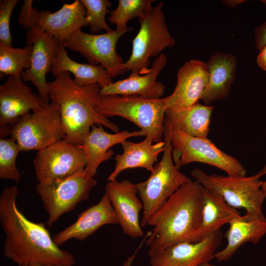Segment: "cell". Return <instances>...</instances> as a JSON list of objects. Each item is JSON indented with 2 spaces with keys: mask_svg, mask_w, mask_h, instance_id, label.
I'll return each mask as SVG.
<instances>
[{
  "mask_svg": "<svg viewBox=\"0 0 266 266\" xmlns=\"http://www.w3.org/2000/svg\"><path fill=\"white\" fill-rule=\"evenodd\" d=\"M140 136H146L141 130L110 133L103 129L102 125H93L83 143L78 145L85 153L86 160L85 169L89 176L93 177L100 165L112 156L114 152L110 149L112 146L121 144L128 138Z\"/></svg>",
  "mask_w": 266,
  "mask_h": 266,
  "instance_id": "cell-21",
  "label": "cell"
},
{
  "mask_svg": "<svg viewBox=\"0 0 266 266\" xmlns=\"http://www.w3.org/2000/svg\"><path fill=\"white\" fill-rule=\"evenodd\" d=\"M26 36V44H31L33 48L30 67L21 73L20 77L23 81H31L38 94L49 103V85L46 76L52 71L60 43L39 27L28 30Z\"/></svg>",
  "mask_w": 266,
  "mask_h": 266,
  "instance_id": "cell-14",
  "label": "cell"
},
{
  "mask_svg": "<svg viewBox=\"0 0 266 266\" xmlns=\"http://www.w3.org/2000/svg\"><path fill=\"white\" fill-rule=\"evenodd\" d=\"M214 107L197 103L179 109H167L164 131H176L189 135L207 137Z\"/></svg>",
  "mask_w": 266,
  "mask_h": 266,
  "instance_id": "cell-24",
  "label": "cell"
},
{
  "mask_svg": "<svg viewBox=\"0 0 266 266\" xmlns=\"http://www.w3.org/2000/svg\"><path fill=\"white\" fill-rule=\"evenodd\" d=\"M169 134L172 145V157L175 166L180 167L193 162L216 167L229 175L246 176L247 171L240 162L219 149L207 137H199L176 131Z\"/></svg>",
  "mask_w": 266,
  "mask_h": 266,
  "instance_id": "cell-9",
  "label": "cell"
},
{
  "mask_svg": "<svg viewBox=\"0 0 266 266\" xmlns=\"http://www.w3.org/2000/svg\"><path fill=\"white\" fill-rule=\"evenodd\" d=\"M77 216L74 223L53 236V240L58 246L71 238L84 240L103 225L118 224L116 214L106 193L97 204L88 207Z\"/></svg>",
  "mask_w": 266,
  "mask_h": 266,
  "instance_id": "cell-19",
  "label": "cell"
},
{
  "mask_svg": "<svg viewBox=\"0 0 266 266\" xmlns=\"http://www.w3.org/2000/svg\"><path fill=\"white\" fill-rule=\"evenodd\" d=\"M191 174L204 188L220 195L231 206L244 209L246 214L265 216L262 205L266 195L262 190L264 181L261 178L266 174V165L251 176L208 174L199 168Z\"/></svg>",
  "mask_w": 266,
  "mask_h": 266,
  "instance_id": "cell-5",
  "label": "cell"
},
{
  "mask_svg": "<svg viewBox=\"0 0 266 266\" xmlns=\"http://www.w3.org/2000/svg\"><path fill=\"white\" fill-rule=\"evenodd\" d=\"M33 0H24L21 7L18 18L19 24L25 30L38 27L39 12L38 9L33 7Z\"/></svg>",
  "mask_w": 266,
  "mask_h": 266,
  "instance_id": "cell-33",
  "label": "cell"
},
{
  "mask_svg": "<svg viewBox=\"0 0 266 266\" xmlns=\"http://www.w3.org/2000/svg\"><path fill=\"white\" fill-rule=\"evenodd\" d=\"M17 186L4 188L0 196V222L5 234L4 255L18 266H72L73 255L60 249L42 223L28 219L16 205Z\"/></svg>",
  "mask_w": 266,
  "mask_h": 266,
  "instance_id": "cell-1",
  "label": "cell"
},
{
  "mask_svg": "<svg viewBox=\"0 0 266 266\" xmlns=\"http://www.w3.org/2000/svg\"><path fill=\"white\" fill-rule=\"evenodd\" d=\"M65 71L72 73L74 83L80 87L98 84L102 88L112 82V77L102 66L81 64L72 60L61 42L58 48L51 72L56 77Z\"/></svg>",
  "mask_w": 266,
  "mask_h": 266,
  "instance_id": "cell-26",
  "label": "cell"
},
{
  "mask_svg": "<svg viewBox=\"0 0 266 266\" xmlns=\"http://www.w3.org/2000/svg\"><path fill=\"white\" fill-rule=\"evenodd\" d=\"M205 64L208 81L200 100L209 105L229 94L236 77L237 58L232 54L216 52Z\"/></svg>",
  "mask_w": 266,
  "mask_h": 266,
  "instance_id": "cell-22",
  "label": "cell"
},
{
  "mask_svg": "<svg viewBox=\"0 0 266 266\" xmlns=\"http://www.w3.org/2000/svg\"><path fill=\"white\" fill-rule=\"evenodd\" d=\"M19 152L16 141L11 137L0 140V178L18 182L21 175L16 164Z\"/></svg>",
  "mask_w": 266,
  "mask_h": 266,
  "instance_id": "cell-30",
  "label": "cell"
},
{
  "mask_svg": "<svg viewBox=\"0 0 266 266\" xmlns=\"http://www.w3.org/2000/svg\"><path fill=\"white\" fill-rule=\"evenodd\" d=\"M141 246L140 245L136 250L134 252V253L131 256H128L127 260L125 261V262L123 264V266H132L133 262L134 260V259L135 257L136 254L139 249L140 248V247Z\"/></svg>",
  "mask_w": 266,
  "mask_h": 266,
  "instance_id": "cell-37",
  "label": "cell"
},
{
  "mask_svg": "<svg viewBox=\"0 0 266 266\" xmlns=\"http://www.w3.org/2000/svg\"><path fill=\"white\" fill-rule=\"evenodd\" d=\"M18 0H0V43L12 46L10 30V20L12 11Z\"/></svg>",
  "mask_w": 266,
  "mask_h": 266,
  "instance_id": "cell-32",
  "label": "cell"
},
{
  "mask_svg": "<svg viewBox=\"0 0 266 266\" xmlns=\"http://www.w3.org/2000/svg\"><path fill=\"white\" fill-rule=\"evenodd\" d=\"M166 107L164 98L153 99L137 95H101L97 111L105 117L120 116L133 123L153 142L162 141Z\"/></svg>",
  "mask_w": 266,
  "mask_h": 266,
  "instance_id": "cell-4",
  "label": "cell"
},
{
  "mask_svg": "<svg viewBox=\"0 0 266 266\" xmlns=\"http://www.w3.org/2000/svg\"><path fill=\"white\" fill-rule=\"evenodd\" d=\"M257 63L260 68L266 71V45L260 51L257 57Z\"/></svg>",
  "mask_w": 266,
  "mask_h": 266,
  "instance_id": "cell-35",
  "label": "cell"
},
{
  "mask_svg": "<svg viewBox=\"0 0 266 266\" xmlns=\"http://www.w3.org/2000/svg\"><path fill=\"white\" fill-rule=\"evenodd\" d=\"M219 231L196 242H183L173 244L158 255L150 257L151 266H198L214 259L221 245Z\"/></svg>",
  "mask_w": 266,
  "mask_h": 266,
  "instance_id": "cell-16",
  "label": "cell"
},
{
  "mask_svg": "<svg viewBox=\"0 0 266 266\" xmlns=\"http://www.w3.org/2000/svg\"><path fill=\"white\" fill-rule=\"evenodd\" d=\"M262 1H263V2L265 4L266 6V0H262Z\"/></svg>",
  "mask_w": 266,
  "mask_h": 266,
  "instance_id": "cell-41",
  "label": "cell"
},
{
  "mask_svg": "<svg viewBox=\"0 0 266 266\" xmlns=\"http://www.w3.org/2000/svg\"><path fill=\"white\" fill-rule=\"evenodd\" d=\"M97 184V180L89 176L85 169L48 183L38 182L35 189L48 214L47 225L51 227L63 214L87 200Z\"/></svg>",
  "mask_w": 266,
  "mask_h": 266,
  "instance_id": "cell-10",
  "label": "cell"
},
{
  "mask_svg": "<svg viewBox=\"0 0 266 266\" xmlns=\"http://www.w3.org/2000/svg\"><path fill=\"white\" fill-rule=\"evenodd\" d=\"M154 0H119L117 8L112 11L107 18L110 23L115 24L117 30H132L127 28L130 20L139 17L144 12L152 7Z\"/></svg>",
  "mask_w": 266,
  "mask_h": 266,
  "instance_id": "cell-29",
  "label": "cell"
},
{
  "mask_svg": "<svg viewBox=\"0 0 266 266\" xmlns=\"http://www.w3.org/2000/svg\"><path fill=\"white\" fill-rule=\"evenodd\" d=\"M33 45L23 48H13L0 43V72L2 74L20 76L23 69L30 67Z\"/></svg>",
  "mask_w": 266,
  "mask_h": 266,
  "instance_id": "cell-28",
  "label": "cell"
},
{
  "mask_svg": "<svg viewBox=\"0 0 266 266\" xmlns=\"http://www.w3.org/2000/svg\"><path fill=\"white\" fill-rule=\"evenodd\" d=\"M10 135L20 152L39 151L63 140L66 132L57 104L51 101L42 110L22 116L12 127Z\"/></svg>",
  "mask_w": 266,
  "mask_h": 266,
  "instance_id": "cell-8",
  "label": "cell"
},
{
  "mask_svg": "<svg viewBox=\"0 0 266 266\" xmlns=\"http://www.w3.org/2000/svg\"><path fill=\"white\" fill-rule=\"evenodd\" d=\"M86 10V18L89 22L90 32L96 34L102 30L106 32L112 30L108 26L106 20V14L109 12L108 8L112 6L108 0H80Z\"/></svg>",
  "mask_w": 266,
  "mask_h": 266,
  "instance_id": "cell-31",
  "label": "cell"
},
{
  "mask_svg": "<svg viewBox=\"0 0 266 266\" xmlns=\"http://www.w3.org/2000/svg\"><path fill=\"white\" fill-rule=\"evenodd\" d=\"M255 43L256 48L260 51L266 45V21L256 28Z\"/></svg>",
  "mask_w": 266,
  "mask_h": 266,
  "instance_id": "cell-34",
  "label": "cell"
},
{
  "mask_svg": "<svg viewBox=\"0 0 266 266\" xmlns=\"http://www.w3.org/2000/svg\"><path fill=\"white\" fill-rule=\"evenodd\" d=\"M131 30H112L102 34L88 33L79 30L62 43L66 48L79 53L90 64H100L111 77L123 74L125 62L116 52L119 39Z\"/></svg>",
  "mask_w": 266,
  "mask_h": 266,
  "instance_id": "cell-11",
  "label": "cell"
},
{
  "mask_svg": "<svg viewBox=\"0 0 266 266\" xmlns=\"http://www.w3.org/2000/svg\"><path fill=\"white\" fill-rule=\"evenodd\" d=\"M123 232L132 238L143 235L139 221V212L143 208V203L137 196L136 184L124 179L118 182L108 181L105 187Z\"/></svg>",
  "mask_w": 266,
  "mask_h": 266,
  "instance_id": "cell-15",
  "label": "cell"
},
{
  "mask_svg": "<svg viewBox=\"0 0 266 266\" xmlns=\"http://www.w3.org/2000/svg\"><path fill=\"white\" fill-rule=\"evenodd\" d=\"M166 63V56L162 53L154 60L148 73L141 75L131 72L126 78L100 88V94L103 96L137 95L148 99H161L165 93V86L157 81V78Z\"/></svg>",
  "mask_w": 266,
  "mask_h": 266,
  "instance_id": "cell-18",
  "label": "cell"
},
{
  "mask_svg": "<svg viewBox=\"0 0 266 266\" xmlns=\"http://www.w3.org/2000/svg\"><path fill=\"white\" fill-rule=\"evenodd\" d=\"M240 216L237 209L229 205L220 195L204 188L198 240L219 231L222 226Z\"/></svg>",
  "mask_w": 266,
  "mask_h": 266,
  "instance_id": "cell-27",
  "label": "cell"
},
{
  "mask_svg": "<svg viewBox=\"0 0 266 266\" xmlns=\"http://www.w3.org/2000/svg\"><path fill=\"white\" fill-rule=\"evenodd\" d=\"M153 143L150 138L146 137L138 143L127 140L123 141L121 145L123 152L115 157V168L107 180H116L121 172L129 168L142 167L152 171L159 154L164 152L165 149L164 140L155 144Z\"/></svg>",
  "mask_w": 266,
  "mask_h": 266,
  "instance_id": "cell-25",
  "label": "cell"
},
{
  "mask_svg": "<svg viewBox=\"0 0 266 266\" xmlns=\"http://www.w3.org/2000/svg\"><path fill=\"white\" fill-rule=\"evenodd\" d=\"M86 16L85 6L75 0L71 3H64L61 8L53 13L40 10L38 27L61 43L82 27L89 26Z\"/></svg>",
  "mask_w": 266,
  "mask_h": 266,
  "instance_id": "cell-20",
  "label": "cell"
},
{
  "mask_svg": "<svg viewBox=\"0 0 266 266\" xmlns=\"http://www.w3.org/2000/svg\"><path fill=\"white\" fill-rule=\"evenodd\" d=\"M262 190L263 192L266 195V181L263 182L262 185Z\"/></svg>",
  "mask_w": 266,
  "mask_h": 266,
  "instance_id": "cell-38",
  "label": "cell"
},
{
  "mask_svg": "<svg viewBox=\"0 0 266 266\" xmlns=\"http://www.w3.org/2000/svg\"><path fill=\"white\" fill-rule=\"evenodd\" d=\"M165 149L160 162L154 165L149 178L136 184L143 205L140 221L142 227L148 225L151 218L171 196L191 179L179 171L173 162L172 145L169 134L164 132Z\"/></svg>",
  "mask_w": 266,
  "mask_h": 266,
  "instance_id": "cell-6",
  "label": "cell"
},
{
  "mask_svg": "<svg viewBox=\"0 0 266 266\" xmlns=\"http://www.w3.org/2000/svg\"><path fill=\"white\" fill-rule=\"evenodd\" d=\"M49 104L35 94L20 76H9L0 86V138L9 135L13 125L30 110L36 112Z\"/></svg>",
  "mask_w": 266,
  "mask_h": 266,
  "instance_id": "cell-13",
  "label": "cell"
},
{
  "mask_svg": "<svg viewBox=\"0 0 266 266\" xmlns=\"http://www.w3.org/2000/svg\"><path fill=\"white\" fill-rule=\"evenodd\" d=\"M177 77L173 92L164 98L166 109L186 108L198 103L208 84L205 63L190 60L179 69Z\"/></svg>",
  "mask_w": 266,
  "mask_h": 266,
  "instance_id": "cell-17",
  "label": "cell"
},
{
  "mask_svg": "<svg viewBox=\"0 0 266 266\" xmlns=\"http://www.w3.org/2000/svg\"><path fill=\"white\" fill-rule=\"evenodd\" d=\"M244 0H223V2L228 7H235L237 5L244 2Z\"/></svg>",
  "mask_w": 266,
  "mask_h": 266,
  "instance_id": "cell-36",
  "label": "cell"
},
{
  "mask_svg": "<svg viewBox=\"0 0 266 266\" xmlns=\"http://www.w3.org/2000/svg\"><path fill=\"white\" fill-rule=\"evenodd\" d=\"M163 5L161 1L138 18L140 28L132 41L131 54L125 62L127 70L141 75L148 73L150 58L158 57L166 48L175 44L166 23Z\"/></svg>",
  "mask_w": 266,
  "mask_h": 266,
  "instance_id": "cell-7",
  "label": "cell"
},
{
  "mask_svg": "<svg viewBox=\"0 0 266 266\" xmlns=\"http://www.w3.org/2000/svg\"><path fill=\"white\" fill-rule=\"evenodd\" d=\"M229 224V228L225 234L227 245L214 255V259L219 262L230 259L246 242L257 244L266 233L265 216L245 213L233 220Z\"/></svg>",
  "mask_w": 266,
  "mask_h": 266,
  "instance_id": "cell-23",
  "label": "cell"
},
{
  "mask_svg": "<svg viewBox=\"0 0 266 266\" xmlns=\"http://www.w3.org/2000/svg\"><path fill=\"white\" fill-rule=\"evenodd\" d=\"M204 187L192 180L182 185L151 218L154 227L146 240L152 257L180 242H196L201 221Z\"/></svg>",
  "mask_w": 266,
  "mask_h": 266,
  "instance_id": "cell-2",
  "label": "cell"
},
{
  "mask_svg": "<svg viewBox=\"0 0 266 266\" xmlns=\"http://www.w3.org/2000/svg\"><path fill=\"white\" fill-rule=\"evenodd\" d=\"M48 83L49 99L57 104L66 132L64 141L81 145L93 125H103L118 133V126L96 110L101 98L99 84L78 87L67 71Z\"/></svg>",
  "mask_w": 266,
  "mask_h": 266,
  "instance_id": "cell-3",
  "label": "cell"
},
{
  "mask_svg": "<svg viewBox=\"0 0 266 266\" xmlns=\"http://www.w3.org/2000/svg\"><path fill=\"white\" fill-rule=\"evenodd\" d=\"M33 165L38 182L48 183L84 170L86 160L78 145L61 140L37 151Z\"/></svg>",
  "mask_w": 266,
  "mask_h": 266,
  "instance_id": "cell-12",
  "label": "cell"
},
{
  "mask_svg": "<svg viewBox=\"0 0 266 266\" xmlns=\"http://www.w3.org/2000/svg\"><path fill=\"white\" fill-rule=\"evenodd\" d=\"M26 266H43L38 263H33L29 265H27ZM69 266L65 265V266Z\"/></svg>",
  "mask_w": 266,
  "mask_h": 266,
  "instance_id": "cell-40",
  "label": "cell"
},
{
  "mask_svg": "<svg viewBox=\"0 0 266 266\" xmlns=\"http://www.w3.org/2000/svg\"><path fill=\"white\" fill-rule=\"evenodd\" d=\"M198 266H216L210 264L209 262H206V263H202L200 265H199Z\"/></svg>",
  "mask_w": 266,
  "mask_h": 266,
  "instance_id": "cell-39",
  "label": "cell"
}]
</instances>
